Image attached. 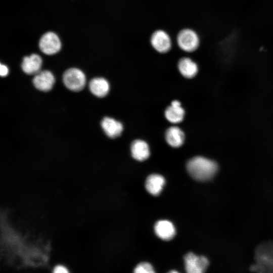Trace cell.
Here are the masks:
<instances>
[{"instance_id": "obj_6", "label": "cell", "mask_w": 273, "mask_h": 273, "mask_svg": "<svg viewBox=\"0 0 273 273\" xmlns=\"http://www.w3.org/2000/svg\"><path fill=\"white\" fill-rule=\"evenodd\" d=\"M186 270L188 273H202L208 265V259L203 256H197L192 252L186 254L184 258Z\"/></svg>"}, {"instance_id": "obj_3", "label": "cell", "mask_w": 273, "mask_h": 273, "mask_svg": "<svg viewBox=\"0 0 273 273\" xmlns=\"http://www.w3.org/2000/svg\"><path fill=\"white\" fill-rule=\"evenodd\" d=\"M176 43L181 50L187 53H192L198 49L200 39L198 34L194 30L186 28L178 33Z\"/></svg>"}, {"instance_id": "obj_18", "label": "cell", "mask_w": 273, "mask_h": 273, "mask_svg": "<svg viewBox=\"0 0 273 273\" xmlns=\"http://www.w3.org/2000/svg\"><path fill=\"white\" fill-rule=\"evenodd\" d=\"M135 273H153L154 270L152 266L148 262H142L135 267Z\"/></svg>"}, {"instance_id": "obj_1", "label": "cell", "mask_w": 273, "mask_h": 273, "mask_svg": "<svg viewBox=\"0 0 273 273\" xmlns=\"http://www.w3.org/2000/svg\"><path fill=\"white\" fill-rule=\"evenodd\" d=\"M187 169L194 179L200 181H206L211 180L215 175L218 171V165L213 160L197 156L187 162Z\"/></svg>"}, {"instance_id": "obj_12", "label": "cell", "mask_w": 273, "mask_h": 273, "mask_svg": "<svg viewBox=\"0 0 273 273\" xmlns=\"http://www.w3.org/2000/svg\"><path fill=\"white\" fill-rule=\"evenodd\" d=\"M178 69L181 74L188 78L194 77L198 71L196 63L189 57H183L179 60Z\"/></svg>"}, {"instance_id": "obj_14", "label": "cell", "mask_w": 273, "mask_h": 273, "mask_svg": "<svg viewBox=\"0 0 273 273\" xmlns=\"http://www.w3.org/2000/svg\"><path fill=\"white\" fill-rule=\"evenodd\" d=\"M184 115V110L181 107L180 102L176 100L173 101L165 112L166 119L173 123L181 122L183 120Z\"/></svg>"}, {"instance_id": "obj_20", "label": "cell", "mask_w": 273, "mask_h": 273, "mask_svg": "<svg viewBox=\"0 0 273 273\" xmlns=\"http://www.w3.org/2000/svg\"><path fill=\"white\" fill-rule=\"evenodd\" d=\"M54 272H67L66 268L62 266H57L55 268Z\"/></svg>"}, {"instance_id": "obj_4", "label": "cell", "mask_w": 273, "mask_h": 273, "mask_svg": "<svg viewBox=\"0 0 273 273\" xmlns=\"http://www.w3.org/2000/svg\"><path fill=\"white\" fill-rule=\"evenodd\" d=\"M65 85L70 90L78 92L83 89L86 82L84 73L76 68H71L65 71L63 75Z\"/></svg>"}, {"instance_id": "obj_19", "label": "cell", "mask_w": 273, "mask_h": 273, "mask_svg": "<svg viewBox=\"0 0 273 273\" xmlns=\"http://www.w3.org/2000/svg\"><path fill=\"white\" fill-rule=\"evenodd\" d=\"M9 69L7 66L1 64L0 65V74L2 77H5L8 74Z\"/></svg>"}, {"instance_id": "obj_2", "label": "cell", "mask_w": 273, "mask_h": 273, "mask_svg": "<svg viewBox=\"0 0 273 273\" xmlns=\"http://www.w3.org/2000/svg\"><path fill=\"white\" fill-rule=\"evenodd\" d=\"M256 262L250 267L252 271L273 272V242L262 243L255 253Z\"/></svg>"}, {"instance_id": "obj_7", "label": "cell", "mask_w": 273, "mask_h": 273, "mask_svg": "<svg viewBox=\"0 0 273 273\" xmlns=\"http://www.w3.org/2000/svg\"><path fill=\"white\" fill-rule=\"evenodd\" d=\"M39 47L43 53L49 55H54L60 50L61 42L56 33L48 32L41 37L39 41Z\"/></svg>"}, {"instance_id": "obj_10", "label": "cell", "mask_w": 273, "mask_h": 273, "mask_svg": "<svg viewBox=\"0 0 273 273\" xmlns=\"http://www.w3.org/2000/svg\"><path fill=\"white\" fill-rule=\"evenodd\" d=\"M154 230L157 236L165 241L172 239L175 233L173 224L166 220L157 221L155 225Z\"/></svg>"}, {"instance_id": "obj_11", "label": "cell", "mask_w": 273, "mask_h": 273, "mask_svg": "<svg viewBox=\"0 0 273 273\" xmlns=\"http://www.w3.org/2000/svg\"><path fill=\"white\" fill-rule=\"evenodd\" d=\"M101 126L107 135L111 138L119 136L123 130L122 124L120 122L108 117L102 120Z\"/></svg>"}, {"instance_id": "obj_16", "label": "cell", "mask_w": 273, "mask_h": 273, "mask_svg": "<svg viewBox=\"0 0 273 273\" xmlns=\"http://www.w3.org/2000/svg\"><path fill=\"white\" fill-rule=\"evenodd\" d=\"M89 87L94 95L100 98L106 96L110 88L108 81L101 77L92 79L89 82Z\"/></svg>"}, {"instance_id": "obj_13", "label": "cell", "mask_w": 273, "mask_h": 273, "mask_svg": "<svg viewBox=\"0 0 273 273\" xmlns=\"http://www.w3.org/2000/svg\"><path fill=\"white\" fill-rule=\"evenodd\" d=\"M131 153L133 158L142 161L146 160L150 156V150L146 142L140 140H135L131 145Z\"/></svg>"}, {"instance_id": "obj_9", "label": "cell", "mask_w": 273, "mask_h": 273, "mask_svg": "<svg viewBox=\"0 0 273 273\" xmlns=\"http://www.w3.org/2000/svg\"><path fill=\"white\" fill-rule=\"evenodd\" d=\"M41 65V57L37 54H33L23 59L21 68L27 74H36L39 71Z\"/></svg>"}, {"instance_id": "obj_17", "label": "cell", "mask_w": 273, "mask_h": 273, "mask_svg": "<svg viewBox=\"0 0 273 273\" xmlns=\"http://www.w3.org/2000/svg\"><path fill=\"white\" fill-rule=\"evenodd\" d=\"M167 143L172 147L181 146L184 141L185 135L183 131L178 127L172 126L167 129L165 133Z\"/></svg>"}, {"instance_id": "obj_8", "label": "cell", "mask_w": 273, "mask_h": 273, "mask_svg": "<svg viewBox=\"0 0 273 273\" xmlns=\"http://www.w3.org/2000/svg\"><path fill=\"white\" fill-rule=\"evenodd\" d=\"M55 77L53 73L48 70H43L37 73L33 79L34 86L39 90H50L55 83Z\"/></svg>"}, {"instance_id": "obj_15", "label": "cell", "mask_w": 273, "mask_h": 273, "mask_svg": "<svg viewBox=\"0 0 273 273\" xmlns=\"http://www.w3.org/2000/svg\"><path fill=\"white\" fill-rule=\"evenodd\" d=\"M164 184L165 179L162 175L153 174L147 177L145 187L150 194L157 196L161 193Z\"/></svg>"}, {"instance_id": "obj_5", "label": "cell", "mask_w": 273, "mask_h": 273, "mask_svg": "<svg viewBox=\"0 0 273 273\" xmlns=\"http://www.w3.org/2000/svg\"><path fill=\"white\" fill-rule=\"evenodd\" d=\"M150 44L155 51L165 54L170 51L172 42L169 34L164 30L158 29L150 37Z\"/></svg>"}]
</instances>
